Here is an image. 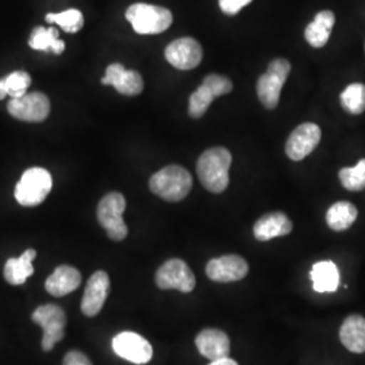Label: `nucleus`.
I'll return each instance as SVG.
<instances>
[{"label":"nucleus","instance_id":"f257e3e1","mask_svg":"<svg viewBox=\"0 0 365 365\" xmlns=\"http://www.w3.org/2000/svg\"><path fill=\"white\" fill-rule=\"evenodd\" d=\"M232 153L222 146L203 152L196 164V172L202 185L214 194H221L229 185V168Z\"/></svg>","mask_w":365,"mask_h":365},{"label":"nucleus","instance_id":"f03ea898","mask_svg":"<svg viewBox=\"0 0 365 365\" xmlns=\"http://www.w3.org/2000/svg\"><path fill=\"white\" fill-rule=\"evenodd\" d=\"M150 191L167 202H180L192 188V176L179 165H168L156 172L149 180Z\"/></svg>","mask_w":365,"mask_h":365},{"label":"nucleus","instance_id":"7ed1b4c3","mask_svg":"<svg viewBox=\"0 0 365 365\" xmlns=\"http://www.w3.org/2000/svg\"><path fill=\"white\" fill-rule=\"evenodd\" d=\"M126 19L130 22L134 31L143 36L164 33L173 22V16L168 9L146 3L131 4L126 11Z\"/></svg>","mask_w":365,"mask_h":365},{"label":"nucleus","instance_id":"20e7f679","mask_svg":"<svg viewBox=\"0 0 365 365\" xmlns=\"http://www.w3.org/2000/svg\"><path fill=\"white\" fill-rule=\"evenodd\" d=\"M52 175L45 168L27 170L15 187V199L21 206L34 207L41 205L52 190Z\"/></svg>","mask_w":365,"mask_h":365},{"label":"nucleus","instance_id":"39448f33","mask_svg":"<svg viewBox=\"0 0 365 365\" xmlns=\"http://www.w3.org/2000/svg\"><path fill=\"white\" fill-rule=\"evenodd\" d=\"M125 209V196L119 192L107 194L98 206V221L107 235L114 241H122L128 237V226L122 217Z\"/></svg>","mask_w":365,"mask_h":365},{"label":"nucleus","instance_id":"423d86ee","mask_svg":"<svg viewBox=\"0 0 365 365\" xmlns=\"http://www.w3.org/2000/svg\"><path fill=\"white\" fill-rule=\"evenodd\" d=\"M289 72L291 64L287 60L276 58L272 63H269L267 72L261 75L257 81V95L265 108L274 110L277 107L280 101V92Z\"/></svg>","mask_w":365,"mask_h":365},{"label":"nucleus","instance_id":"0eeeda50","mask_svg":"<svg viewBox=\"0 0 365 365\" xmlns=\"http://www.w3.org/2000/svg\"><path fill=\"white\" fill-rule=\"evenodd\" d=\"M33 322L43 329L42 349L51 352L54 345L66 337V312L57 304H43L31 315Z\"/></svg>","mask_w":365,"mask_h":365},{"label":"nucleus","instance_id":"6e6552de","mask_svg":"<svg viewBox=\"0 0 365 365\" xmlns=\"http://www.w3.org/2000/svg\"><path fill=\"white\" fill-rule=\"evenodd\" d=\"M10 115L24 122L39 123L51 114L49 98L42 92H30L21 98L11 99L7 105Z\"/></svg>","mask_w":365,"mask_h":365},{"label":"nucleus","instance_id":"1a4fd4ad","mask_svg":"<svg viewBox=\"0 0 365 365\" xmlns=\"http://www.w3.org/2000/svg\"><path fill=\"white\" fill-rule=\"evenodd\" d=\"M157 287L161 289H179L184 294L195 288V274L180 259H170L164 262L156 272Z\"/></svg>","mask_w":365,"mask_h":365},{"label":"nucleus","instance_id":"9d476101","mask_svg":"<svg viewBox=\"0 0 365 365\" xmlns=\"http://www.w3.org/2000/svg\"><path fill=\"white\" fill-rule=\"evenodd\" d=\"M113 349L119 357L134 364H146L153 357V348L149 341L134 331H123L115 336Z\"/></svg>","mask_w":365,"mask_h":365},{"label":"nucleus","instance_id":"9b49d317","mask_svg":"<svg viewBox=\"0 0 365 365\" xmlns=\"http://www.w3.org/2000/svg\"><path fill=\"white\" fill-rule=\"evenodd\" d=\"M203 49L196 39L191 37L176 39L165 49V58L170 66L180 71H190L200 64Z\"/></svg>","mask_w":365,"mask_h":365},{"label":"nucleus","instance_id":"f8f14e48","mask_svg":"<svg viewBox=\"0 0 365 365\" xmlns=\"http://www.w3.org/2000/svg\"><path fill=\"white\" fill-rule=\"evenodd\" d=\"M321 129L315 123H302L288 137L286 153L292 161L309 156L321 141Z\"/></svg>","mask_w":365,"mask_h":365},{"label":"nucleus","instance_id":"ddd939ff","mask_svg":"<svg viewBox=\"0 0 365 365\" xmlns=\"http://www.w3.org/2000/svg\"><path fill=\"white\" fill-rule=\"evenodd\" d=\"M249 272L248 262L241 256L227 255L209 261L206 274L212 282L232 283L242 280Z\"/></svg>","mask_w":365,"mask_h":365},{"label":"nucleus","instance_id":"4468645a","mask_svg":"<svg viewBox=\"0 0 365 365\" xmlns=\"http://www.w3.org/2000/svg\"><path fill=\"white\" fill-rule=\"evenodd\" d=\"M103 86H113L119 93L126 96H137L144 90L143 76L133 69H126L122 64H111L106 69Z\"/></svg>","mask_w":365,"mask_h":365},{"label":"nucleus","instance_id":"2eb2a0df","mask_svg":"<svg viewBox=\"0 0 365 365\" xmlns=\"http://www.w3.org/2000/svg\"><path fill=\"white\" fill-rule=\"evenodd\" d=\"M110 292V277L105 271H96L87 282L81 300V312L86 317H95L102 312Z\"/></svg>","mask_w":365,"mask_h":365},{"label":"nucleus","instance_id":"dca6fc26","mask_svg":"<svg viewBox=\"0 0 365 365\" xmlns=\"http://www.w3.org/2000/svg\"><path fill=\"white\" fill-rule=\"evenodd\" d=\"M196 348L200 354L211 361L229 357L230 339L226 333L218 329H205L195 339Z\"/></svg>","mask_w":365,"mask_h":365},{"label":"nucleus","instance_id":"f3484780","mask_svg":"<svg viewBox=\"0 0 365 365\" xmlns=\"http://www.w3.org/2000/svg\"><path fill=\"white\" fill-rule=\"evenodd\" d=\"M80 284H81V274L76 268L71 265H60L46 279L45 288L53 297L61 298L78 289Z\"/></svg>","mask_w":365,"mask_h":365},{"label":"nucleus","instance_id":"a211bd4d","mask_svg":"<svg viewBox=\"0 0 365 365\" xmlns=\"http://www.w3.org/2000/svg\"><path fill=\"white\" fill-rule=\"evenodd\" d=\"M292 222L284 212H269L255 223L253 233L259 241H269L292 232Z\"/></svg>","mask_w":365,"mask_h":365},{"label":"nucleus","instance_id":"6ab92c4d","mask_svg":"<svg viewBox=\"0 0 365 365\" xmlns=\"http://www.w3.org/2000/svg\"><path fill=\"white\" fill-rule=\"evenodd\" d=\"M342 345L353 353L365 352V318L361 315L348 317L339 329Z\"/></svg>","mask_w":365,"mask_h":365},{"label":"nucleus","instance_id":"aec40b11","mask_svg":"<svg viewBox=\"0 0 365 365\" xmlns=\"http://www.w3.org/2000/svg\"><path fill=\"white\" fill-rule=\"evenodd\" d=\"M37 252L34 249H27L18 259H9L4 265V279L11 286H21L26 283L27 277L34 274L33 260Z\"/></svg>","mask_w":365,"mask_h":365},{"label":"nucleus","instance_id":"412c9836","mask_svg":"<svg viewBox=\"0 0 365 365\" xmlns=\"http://www.w3.org/2000/svg\"><path fill=\"white\" fill-rule=\"evenodd\" d=\"M334 24V14L327 10L321 11L315 15L313 22L306 27L304 38L313 48H322L327 45Z\"/></svg>","mask_w":365,"mask_h":365},{"label":"nucleus","instance_id":"4be33fe9","mask_svg":"<svg viewBox=\"0 0 365 365\" xmlns=\"http://www.w3.org/2000/svg\"><path fill=\"white\" fill-rule=\"evenodd\" d=\"M312 280L317 292H334L339 286V271L333 261H319L314 264Z\"/></svg>","mask_w":365,"mask_h":365},{"label":"nucleus","instance_id":"5701e85b","mask_svg":"<svg viewBox=\"0 0 365 365\" xmlns=\"http://www.w3.org/2000/svg\"><path fill=\"white\" fill-rule=\"evenodd\" d=\"M29 45L34 51L53 52L61 54L66 51V42L58 38V30L56 27H36L29 39Z\"/></svg>","mask_w":365,"mask_h":365},{"label":"nucleus","instance_id":"b1692460","mask_svg":"<svg viewBox=\"0 0 365 365\" xmlns=\"http://www.w3.org/2000/svg\"><path fill=\"white\" fill-rule=\"evenodd\" d=\"M357 218V209L349 202H337L327 210V222L334 232H344L349 229Z\"/></svg>","mask_w":365,"mask_h":365},{"label":"nucleus","instance_id":"393cba45","mask_svg":"<svg viewBox=\"0 0 365 365\" xmlns=\"http://www.w3.org/2000/svg\"><path fill=\"white\" fill-rule=\"evenodd\" d=\"M30 84L31 78L24 71H15L6 78H0V101H3L6 96L16 99L26 95Z\"/></svg>","mask_w":365,"mask_h":365},{"label":"nucleus","instance_id":"a878e982","mask_svg":"<svg viewBox=\"0 0 365 365\" xmlns=\"http://www.w3.org/2000/svg\"><path fill=\"white\" fill-rule=\"evenodd\" d=\"M341 105L351 114H363L365 111V86L353 83L341 93Z\"/></svg>","mask_w":365,"mask_h":365},{"label":"nucleus","instance_id":"bb28decb","mask_svg":"<svg viewBox=\"0 0 365 365\" xmlns=\"http://www.w3.org/2000/svg\"><path fill=\"white\" fill-rule=\"evenodd\" d=\"M46 22L48 24H56L61 27L66 33H78L81 30L84 25V18L83 14L80 13L76 9H71L63 13L48 14L46 15Z\"/></svg>","mask_w":365,"mask_h":365},{"label":"nucleus","instance_id":"cd10ccee","mask_svg":"<svg viewBox=\"0 0 365 365\" xmlns=\"http://www.w3.org/2000/svg\"><path fill=\"white\" fill-rule=\"evenodd\" d=\"M339 180L344 188L349 191H363L365 188V158L360 160L354 167L339 170Z\"/></svg>","mask_w":365,"mask_h":365},{"label":"nucleus","instance_id":"c85d7f7f","mask_svg":"<svg viewBox=\"0 0 365 365\" xmlns=\"http://www.w3.org/2000/svg\"><path fill=\"white\" fill-rule=\"evenodd\" d=\"M214 95L211 93L209 88L202 84L191 96H190V105H188V114L190 117L197 118L203 117L206 111L209 110L210 106L214 101Z\"/></svg>","mask_w":365,"mask_h":365},{"label":"nucleus","instance_id":"c756f323","mask_svg":"<svg viewBox=\"0 0 365 365\" xmlns=\"http://www.w3.org/2000/svg\"><path fill=\"white\" fill-rule=\"evenodd\" d=\"M202 84H205L209 88L211 93L214 95V98H220L222 95H227L229 92H232V90H233V84H232L230 78H225L221 75H215V73L206 76Z\"/></svg>","mask_w":365,"mask_h":365},{"label":"nucleus","instance_id":"7c9ffc66","mask_svg":"<svg viewBox=\"0 0 365 365\" xmlns=\"http://www.w3.org/2000/svg\"><path fill=\"white\" fill-rule=\"evenodd\" d=\"M249 3H252V0H218L222 13L227 15H235L240 13L245 6H248Z\"/></svg>","mask_w":365,"mask_h":365},{"label":"nucleus","instance_id":"2f4dec72","mask_svg":"<svg viewBox=\"0 0 365 365\" xmlns=\"http://www.w3.org/2000/svg\"><path fill=\"white\" fill-rule=\"evenodd\" d=\"M63 365H92V363L84 353L71 351L66 353Z\"/></svg>","mask_w":365,"mask_h":365},{"label":"nucleus","instance_id":"473e14b6","mask_svg":"<svg viewBox=\"0 0 365 365\" xmlns=\"http://www.w3.org/2000/svg\"><path fill=\"white\" fill-rule=\"evenodd\" d=\"M210 365H238L235 363V360L229 359V357H225V359H220V360H215V361H211Z\"/></svg>","mask_w":365,"mask_h":365}]
</instances>
